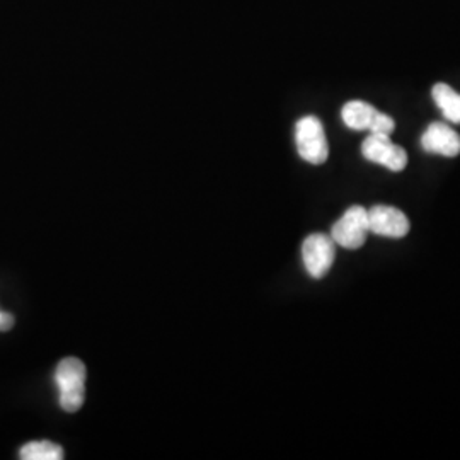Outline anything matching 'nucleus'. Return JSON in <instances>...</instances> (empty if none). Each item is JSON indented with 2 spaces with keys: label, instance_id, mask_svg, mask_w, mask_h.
<instances>
[{
  "label": "nucleus",
  "instance_id": "f257e3e1",
  "mask_svg": "<svg viewBox=\"0 0 460 460\" xmlns=\"http://www.w3.org/2000/svg\"><path fill=\"white\" fill-rule=\"evenodd\" d=\"M85 365L79 358L68 357L57 365L55 384L60 393V408L66 412L79 411L85 399Z\"/></svg>",
  "mask_w": 460,
  "mask_h": 460
},
{
  "label": "nucleus",
  "instance_id": "f03ea898",
  "mask_svg": "<svg viewBox=\"0 0 460 460\" xmlns=\"http://www.w3.org/2000/svg\"><path fill=\"white\" fill-rule=\"evenodd\" d=\"M296 144L298 155L305 163L321 165L328 161V138L317 116H304L296 121Z\"/></svg>",
  "mask_w": 460,
  "mask_h": 460
},
{
  "label": "nucleus",
  "instance_id": "7ed1b4c3",
  "mask_svg": "<svg viewBox=\"0 0 460 460\" xmlns=\"http://www.w3.org/2000/svg\"><path fill=\"white\" fill-rule=\"evenodd\" d=\"M341 118L348 128L357 132L368 130L370 133L391 137L395 130V121L391 116L378 111L372 104L358 99L346 102L341 110Z\"/></svg>",
  "mask_w": 460,
  "mask_h": 460
},
{
  "label": "nucleus",
  "instance_id": "20e7f679",
  "mask_svg": "<svg viewBox=\"0 0 460 460\" xmlns=\"http://www.w3.org/2000/svg\"><path fill=\"white\" fill-rule=\"evenodd\" d=\"M370 234L367 208L353 205L341 215V218L332 226L331 237L338 246L345 249H360Z\"/></svg>",
  "mask_w": 460,
  "mask_h": 460
},
{
  "label": "nucleus",
  "instance_id": "39448f33",
  "mask_svg": "<svg viewBox=\"0 0 460 460\" xmlns=\"http://www.w3.org/2000/svg\"><path fill=\"white\" fill-rule=\"evenodd\" d=\"M362 155L374 163L384 165L393 172H401L408 165V154L406 150L393 144L389 135L370 133L362 144Z\"/></svg>",
  "mask_w": 460,
  "mask_h": 460
},
{
  "label": "nucleus",
  "instance_id": "423d86ee",
  "mask_svg": "<svg viewBox=\"0 0 460 460\" xmlns=\"http://www.w3.org/2000/svg\"><path fill=\"white\" fill-rule=\"evenodd\" d=\"M336 258V243L326 234H311L302 244V260L313 279L326 277Z\"/></svg>",
  "mask_w": 460,
  "mask_h": 460
},
{
  "label": "nucleus",
  "instance_id": "0eeeda50",
  "mask_svg": "<svg viewBox=\"0 0 460 460\" xmlns=\"http://www.w3.org/2000/svg\"><path fill=\"white\" fill-rule=\"evenodd\" d=\"M367 214H368L370 234L391 237V239H401L408 235V232L411 229L410 218L395 207L376 205L372 208H367Z\"/></svg>",
  "mask_w": 460,
  "mask_h": 460
},
{
  "label": "nucleus",
  "instance_id": "6e6552de",
  "mask_svg": "<svg viewBox=\"0 0 460 460\" xmlns=\"http://www.w3.org/2000/svg\"><path fill=\"white\" fill-rule=\"evenodd\" d=\"M421 147L428 154H438L444 157H457L460 154V135L447 123H429L421 135Z\"/></svg>",
  "mask_w": 460,
  "mask_h": 460
},
{
  "label": "nucleus",
  "instance_id": "1a4fd4ad",
  "mask_svg": "<svg viewBox=\"0 0 460 460\" xmlns=\"http://www.w3.org/2000/svg\"><path fill=\"white\" fill-rule=\"evenodd\" d=\"M431 96L435 104L440 108L442 115L450 121L460 125V94L450 85L444 83L435 84L431 89Z\"/></svg>",
  "mask_w": 460,
  "mask_h": 460
},
{
  "label": "nucleus",
  "instance_id": "9d476101",
  "mask_svg": "<svg viewBox=\"0 0 460 460\" xmlns=\"http://www.w3.org/2000/svg\"><path fill=\"white\" fill-rule=\"evenodd\" d=\"M19 457L22 460H62L64 459V448L60 445L49 442V440L30 442L24 447H21Z\"/></svg>",
  "mask_w": 460,
  "mask_h": 460
},
{
  "label": "nucleus",
  "instance_id": "9b49d317",
  "mask_svg": "<svg viewBox=\"0 0 460 460\" xmlns=\"http://www.w3.org/2000/svg\"><path fill=\"white\" fill-rule=\"evenodd\" d=\"M14 326V315L0 311V331H9Z\"/></svg>",
  "mask_w": 460,
  "mask_h": 460
}]
</instances>
